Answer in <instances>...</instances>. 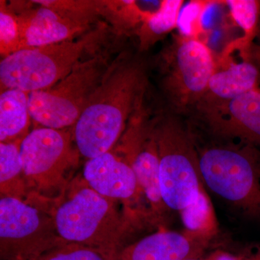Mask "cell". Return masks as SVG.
<instances>
[{
  "label": "cell",
  "mask_w": 260,
  "mask_h": 260,
  "mask_svg": "<svg viewBox=\"0 0 260 260\" xmlns=\"http://www.w3.org/2000/svg\"><path fill=\"white\" fill-rule=\"evenodd\" d=\"M109 68L104 56H95L79 61L69 75L50 88L29 93L32 120L51 129L75 126Z\"/></svg>",
  "instance_id": "obj_5"
},
{
  "label": "cell",
  "mask_w": 260,
  "mask_h": 260,
  "mask_svg": "<svg viewBox=\"0 0 260 260\" xmlns=\"http://www.w3.org/2000/svg\"><path fill=\"white\" fill-rule=\"evenodd\" d=\"M42 212L20 198L0 200V246L5 260H31L53 248Z\"/></svg>",
  "instance_id": "obj_8"
},
{
  "label": "cell",
  "mask_w": 260,
  "mask_h": 260,
  "mask_svg": "<svg viewBox=\"0 0 260 260\" xmlns=\"http://www.w3.org/2000/svg\"><path fill=\"white\" fill-rule=\"evenodd\" d=\"M164 88L177 112L196 109L216 68L208 44L178 34L164 55Z\"/></svg>",
  "instance_id": "obj_7"
},
{
  "label": "cell",
  "mask_w": 260,
  "mask_h": 260,
  "mask_svg": "<svg viewBox=\"0 0 260 260\" xmlns=\"http://www.w3.org/2000/svg\"><path fill=\"white\" fill-rule=\"evenodd\" d=\"M71 143V134L66 129L32 130L20 143L24 176L43 190L59 185L73 161Z\"/></svg>",
  "instance_id": "obj_9"
},
{
  "label": "cell",
  "mask_w": 260,
  "mask_h": 260,
  "mask_svg": "<svg viewBox=\"0 0 260 260\" xmlns=\"http://www.w3.org/2000/svg\"><path fill=\"white\" fill-rule=\"evenodd\" d=\"M196 110L210 134L216 139L242 142L260 148L259 88Z\"/></svg>",
  "instance_id": "obj_10"
},
{
  "label": "cell",
  "mask_w": 260,
  "mask_h": 260,
  "mask_svg": "<svg viewBox=\"0 0 260 260\" xmlns=\"http://www.w3.org/2000/svg\"><path fill=\"white\" fill-rule=\"evenodd\" d=\"M21 142L0 143V183L4 196L19 198L18 186L21 183L20 176L24 175L20 151Z\"/></svg>",
  "instance_id": "obj_18"
},
{
  "label": "cell",
  "mask_w": 260,
  "mask_h": 260,
  "mask_svg": "<svg viewBox=\"0 0 260 260\" xmlns=\"http://www.w3.org/2000/svg\"><path fill=\"white\" fill-rule=\"evenodd\" d=\"M218 140L200 145L194 139L205 186L244 215L260 218V148Z\"/></svg>",
  "instance_id": "obj_3"
},
{
  "label": "cell",
  "mask_w": 260,
  "mask_h": 260,
  "mask_svg": "<svg viewBox=\"0 0 260 260\" xmlns=\"http://www.w3.org/2000/svg\"><path fill=\"white\" fill-rule=\"evenodd\" d=\"M155 132L164 204L181 215L187 231L210 237L215 226L213 213L200 174L192 133L171 116Z\"/></svg>",
  "instance_id": "obj_1"
},
{
  "label": "cell",
  "mask_w": 260,
  "mask_h": 260,
  "mask_svg": "<svg viewBox=\"0 0 260 260\" xmlns=\"http://www.w3.org/2000/svg\"><path fill=\"white\" fill-rule=\"evenodd\" d=\"M143 110L140 114L137 144L133 146L129 162L140 189L146 195L151 205L159 210L166 206L162 200L160 189L158 143L155 130L148 135V138H143Z\"/></svg>",
  "instance_id": "obj_15"
},
{
  "label": "cell",
  "mask_w": 260,
  "mask_h": 260,
  "mask_svg": "<svg viewBox=\"0 0 260 260\" xmlns=\"http://www.w3.org/2000/svg\"><path fill=\"white\" fill-rule=\"evenodd\" d=\"M184 4L182 0L162 1L160 8L150 15L135 32L139 38L141 50H146L178 28Z\"/></svg>",
  "instance_id": "obj_17"
},
{
  "label": "cell",
  "mask_w": 260,
  "mask_h": 260,
  "mask_svg": "<svg viewBox=\"0 0 260 260\" xmlns=\"http://www.w3.org/2000/svg\"><path fill=\"white\" fill-rule=\"evenodd\" d=\"M210 238L190 231H162L127 246L116 254V260L198 259L208 247Z\"/></svg>",
  "instance_id": "obj_12"
},
{
  "label": "cell",
  "mask_w": 260,
  "mask_h": 260,
  "mask_svg": "<svg viewBox=\"0 0 260 260\" xmlns=\"http://www.w3.org/2000/svg\"><path fill=\"white\" fill-rule=\"evenodd\" d=\"M190 260H203V259H200V258H198V259H190ZM204 260H210V259H207Z\"/></svg>",
  "instance_id": "obj_25"
},
{
  "label": "cell",
  "mask_w": 260,
  "mask_h": 260,
  "mask_svg": "<svg viewBox=\"0 0 260 260\" xmlns=\"http://www.w3.org/2000/svg\"><path fill=\"white\" fill-rule=\"evenodd\" d=\"M249 260H260V249L256 251L255 254H253L250 257H247Z\"/></svg>",
  "instance_id": "obj_24"
},
{
  "label": "cell",
  "mask_w": 260,
  "mask_h": 260,
  "mask_svg": "<svg viewBox=\"0 0 260 260\" xmlns=\"http://www.w3.org/2000/svg\"><path fill=\"white\" fill-rule=\"evenodd\" d=\"M260 71L251 57L237 60L233 53L223 50L216 60V68L208 89L196 109L226 102L251 90L258 89Z\"/></svg>",
  "instance_id": "obj_13"
},
{
  "label": "cell",
  "mask_w": 260,
  "mask_h": 260,
  "mask_svg": "<svg viewBox=\"0 0 260 260\" xmlns=\"http://www.w3.org/2000/svg\"><path fill=\"white\" fill-rule=\"evenodd\" d=\"M143 67L136 61L111 66L74 126L78 150L92 159L110 151L141 101Z\"/></svg>",
  "instance_id": "obj_2"
},
{
  "label": "cell",
  "mask_w": 260,
  "mask_h": 260,
  "mask_svg": "<svg viewBox=\"0 0 260 260\" xmlns=\"http://www.w3.org/2000/svg\"><path fill=\"white\" fill-rule=\"evenodd\" d=\"M83 175L92 189L109 199H130L140 189L130 162L123 161L110 151L89 159Z\"/></svg>",
  "instance_id": "obj_14"
},
{
  "label": "cell",
  "mask_w": 260,
  "mask_h": 260,
  "mask_svg": "<svg viewBox=\"0 0 260 260\" xmlns=\"http://www.w3.org/2000/svg\"><path fill=\"white\" fill-rule=\"evenodd\" d=\"M101 34L95 30L76 40L27 48L3 58L1 90L17 89L30 93L50 88L71 73Z\"/></svg>",
  "instance_id": "obj_4"
},
{
  "label": "cell",
  "mask_w": 260,
  "mask_h": 260,
  "mask_svg": "<svg viewBox=\"0 0 260 260\" xmlns=\"http://www.w3.org/2000/svg\"><path fill=\"white\" fill-rule=\"evenodd\" d=\"M220 1H191L181 10L179 20V34L207 44L208 32L203 25V16L212 5Z\"/></svg>",
  "instance_id": "obj_20"
},
{
  "label": "cell",
  "mask_w": 260,
  "mask_h": 260,
  "mask_svg": "<svg viewBox=\"0 0 260 260\" xmlns=\"http://www.w3.org/2000/svg\"><path fill=\"white\" fill-rule=\"evenodd\" d=\"M117 253L78 244L58 245L31 260H116Z\"/></svg>",
  "instance_id": "obj_21"
},
{
  "label": "cell",
  "mask_w": 260,
  "mask_h": 260,
  "mask_svg": "<svg viewBox=\"0 0 260 260\" xmlns=\"http://www.w3.org/2000/svg\"><path fill=\"white\" fill-rule=\"evenodd\" d=\"M42 5L18 16L24 49L73 40L86 29L83 15Z\"/></svg>",
  "instance_id": "obj_11"
},
{
  "label": "cell",
  "mask_w": 260,
  "mask_h": 260,
  "mask_svg": "<svg viewBox=\"0 0 260 260\" xmlns=\"http://www.w3.org/2000/svg\"><path fill=\"white\" fill-rule=\"evenodd\" d=\"M87 184L70 194L56 209L54 225L68 244L116 253L121 223L112 201Z\"/></svg>",
  "instance_id": "obj_6"
},
{
  "label": "cell",
  "mask_w": 260,
  "mask_h": 260,
  "mask_svg": "<svg viewBox=\"0 0 260 260\" xmlns=\"http://www.w3.org/2000/svg\"><path fill=\"white\" fill-rule=\"evenodd\" d=\"M31 119L29 93L17 89L2 90L0 95V141H22L28 134Z\"/></svg>",
  "instance_id": "obj_16"
},
{
  "label": "cell",
  "mask_w": 260,
  "mask_h": 260,
  "mask_svg": "<svg viewBox=\"0 0 260 260\" xmlns=\"http://www.w3.org/2000/svg\"><path fill=\"white\" fill-rule=\"evenodd\" d=\"M208 259L210 260H249L248 258L234 256L232 254H229V253L220 251L214 253L212 255H210Z\"/></svg>",
  "instance_id": "obj_23"
},
{
  "label": "cell",
  "mask_w": 260,
  "mask_h": 260,
  "mask_svg": "<svg viewBox=\"0 0 260 260\" xmlns=\"http://www.w3.org/2000/svg\"><path fill=\"white\" fill-rule=\"evenodd\" d=\"M24 49L18 15L1 3L0 10V53L3 58Z\"/></svg>",
  "instance_id": "obj_22"
},
{
  "label": "cell",
  "mask_w": 260,
  "mask_h": 260,
  "mask_svg": "<svg viewBox=\"0 0 260 260\" xmlns=\"http://www.w3.org/2000/svg\"><path fill=\"white\" fill-rule=\"evenodd\" d=\"M223 4L229 8V13L244 34L240 37L247 47H253V41L258 34L260 18L259 0H227Z\"/></svg>",
  "instance_id": "obj_19"
}]
</instances>
